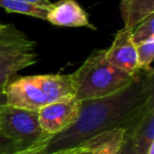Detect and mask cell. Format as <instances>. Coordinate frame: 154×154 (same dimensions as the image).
I'll list each match as a JSON object with an SVG mask.
<instances>
[{
	"label": "cell",
	"mask_w": 154,
	"mask_h": 154,
	"mask_svg": "<svg viewBox=\"0 0 154 154\" xmlns=\"http://www.w3.org/2000/svg\"><path fill=\"white\" fill-rule=\"evenodd\" d=\"M136 75L132 76L110 63L106 50H94L71 76L75 97L84 101L117 93L128 87Z\"/></svg>",
	"instance_id": "3"
},
{
	"label": "cell",
	"mask_w": 154,
	"mask_h": 154,
	"mask_svg": "<svg viewBox=\"0 0 154 154\" xmlns=\"http://www.w3.org/2000/svg\"><path fill=\"white\" fill-rule=\"evenodd\" d=\"M20 1H24V2L31 3V5H38V7L45 8V9H50L52 5V2L50 0H20Z\"/></svg>",
	"instance_id": "19"
},
{
	"label": "cell",
	"mask_w": 154,
	"mask_h": 154,
	"mask_svg": "<svg viewBox=\"0 0 154 154\" xmlns=\"http://www.w3.org/2000/svg\"><path fill=\"white\" fill-rule=\"evenodd\" d=\"M5 24H3V23H0V31H1L3 28H5Z\"/></svg>",
	"instance_id": "22"
},
{
	"label": "cell",
	"mask_w": 154,
	"mask_h": 154,
	"mask_svg": "<svg viewBox=\"0 0 154 154\" xmlns=\"http://www.w3.org/2000/svg\"><path fill=\"white\" fill-rule=\"evenodd\" d=\"M51 154H92V152L84 145H79L72 149H68V150H62V151H58V152H54Z\"/></svg>",
	"instance_id": "17"
},
{
	"label": "cell",
	"mask_w": 154,
	"mask_h": 154,
	"mask_svg": "<svg viewBox=\"0 0 154 154\" xmlns=\"http://www.w3.org/2000/svg\"><path fill=\"white\" fill-rule=\"evenodd\" d=\"M82 101L76 97L58 100L38 110L40 128L48 135H56L71 127L76 122Z\"/></svg>",
	"instance_id": "6"
},
{
	"label": "cell",
	"mask_w": 154,
	"mask_h": 154,
	"mask_svg": "<svg viewBox=\"0 0 154 154\" xmlns=\"http://www.w3.org/2000/svg\"><path fill=\"white\" fill-rule=\"evenodd\" d=\"M36 41L14 24H5L0 31V94L19 71L37 62Z\"/></svg>",
	"instance_id": "4"
},
{
	"label": "cell",
	"mask_w": 154,
	"mask_h": 154,
	"mask_svg": "<svg viewBox=\"0 0 154 154\" xmlns=\"http://www.w3.org/2000/svg\"><path fill=\"white\" fill-rule=\"evenodd\" d=\"M0 8L5 9L9 13H18L42 20H47V14L49 11V9L31 5L20 0H0Z\"/></svg>",
	"instance_id": "12"
},
{
	"label": "cell",
	"mask_w": 154,
	"mask_h": 154,
	"mask_svg": "<svg viewBox=\"0 0 154 154\" xmlns=\"http://www.w3.org/2000/svg\"><path fill=\"white\" fill-rule=\"evenodd\" d=\"M137 63L139 69H150L154 59V38L136 45Z\"/></svg>",
	"instance_id": "14"
},
{
	"label": "cell",
	"mask_w": 154,
	"mask_h": 154,
	"mask_svg": "<svg viewBox=\"0 0 154 154\" xmlns=\"http://www.w3.org/2000/svg\"><path fill=\"white\" fill-rule=\"evenodd\" d=\"M147 154H154V145L150 147V149L148 150V153Z\"/></svg>",
	"instance_id": "21"
},
{
	"label": "cell",
	"mask_w": 154,
	"mask_h": 154,
	"mask_svg": "<svg viewBox=\"0 0 154 154\" xmlns=\"http://www.w3.org/2000/svg\"><path fill=\"white\" fill-rule=\"evenodd\" d=\"M75 97L71 74L31 75L12 80L5 91V103L38 111L58 100Z\"/></svg>",
	"instance_id": "2"
},
{
	"label": "cell",
	"mask_w": 154,
	"mask_h": 154,
	"mask_svg": "<svg viewBox=\"0 0 154 154\" xmlns=\"http://www.w3.org/2000/svg\"><path fill=\"white\" fill-rule=\"evenodd\" d=\"M47 21L57 26L96 30L89 20L87 12L75 0H60L57 3H52L47 14Z\"/></svg>",
	"instance_id": "8"
},
{
	"label": "cell",
	"mask_w": 154,
	"mask_h": 154,
	"mask_svg": "<svg viewBox=\"0 0 154 154\" xmlns=\"http://www.w3.org/2000/svg\"><path fill=\"white\" fill-rule=\"evenodd\" d=\"M125 134V130L116 129L95 135L80 145L86 146L92 154H118L124 143Z\"/></svg>",
	"instance_id": "10"
},
{
	"label": "cell",
	"mask_w": 154,
	"mask_h": 154,
	"mask_svg": "<svg viewBox=\"0 0 154 154\" xmlns=\"http://www.w3.org/2000/svg\"><path fill=\"white\" fill-rule=\"evenodd\" d=\"M50 138H51V137H50ZM49 139H47V140L42 141V143H38V145H36V146L28 148V149H26V150H22V151L18 152V153H15V154H45V148H47Z\"/></svg>",
	"instance_id": "16"
},
{
	"label": "cell",
	"mask_w": 154,
	"mask_h": 154,
	"mask_svg": "<svg viewBox=\"0 0 154 154\" xmlns=\"http://www.w3.org/2000/svg\"><path fill=\"white\" fill-rule=\"evenodd\" d=\"M26 150L0 131V154H15Z\"/></svg>",
	"instance_id": "15"
},
{
	"label": "cell",
	"mask_w": 154,
	"mask_h": 154,
	"mask_svg": "<svg viewBox=\"0 0 154 154\" xmlns=\"http://www.w3.org/2000/svg\"><path fill=\"white\" fill-rule=\"evenodd\" d=\"M118 154H136L133 149V146L131 140L129 139V137L125 134V139H124V143H122V146L120 148L119 152Z\"/></svg>",
	"instance_id": "18"
},
{
	"label": "cell",
	"mask_w": 154,
	"mask_h": 154,
	"mask_svg": "<svg viewBox=\"0 0 154 154\" xmlns=\"http://www.w3.org/2000/svg\"><path fill=\"white\" fill-rule=\"evenodd\" d=\"M154 100V71L140 69L132 82L112 95L82 101L76 122L51 136L45 154L68 150L100 133L116 129L129 132Z\"/></svg>",
	"instance_id": "1"
},
{
	"label": "cell",
	"mask_w": 154,
	"mask_h": 154,
	"mask_svg": "<svg viewBox=\"0 0 154 154\" xmlns=\"http://www.w3.org/2000/svg\"><path fill=\"white\" fill-rule=\"evenodd\" d=\"M125 29L132 30L141 20L154 14V0H120Z\"/></svg>",
	"instance_id": "11"
},
{
	"label": "cell",
	"mask_w": 154,
	"mask_h": 154,
	"mask_svg": "<svg viewBox=\"0 0 154 154\" xmlns=\"http://www.w3.org/2000/svg\"><path fill=\"white\" fill-rule=\"evenodd\" d=\"M126 135L131 140L136 154H147L154 145V100L148 105L136 124Z\"/></svg>",
	"instance_id": "9"
},
{
	"label": "cell",
	"mask_w": 154,
	"mask_h": 154,
	"mask_svg": "<svg viewBox=\"0 0 154 154\" xmlns=\"http://www.w3.org/2000/svg\"><path fill=\"white\" fill-rule=\"evenodd\" d=\"M106 58L119 70L135 76L140 69L137 63L136 47L131 40V30L122 29L115 35L109 49H106Z\"/></svg>",
	"instance_id": "7"
},
{
	"label": "cell",
	"mask_w": 154,
	"mask_h": 154,
	"mask_svg": "<svg viewBox=\"0 0 154 154\" xmlns=\"http://www.w3.org/2000/svg\"><path fill=\"white\" fill-rule=\"evenodd\" d=\"M154 38V14H151L131 30V40L134 45Z\"/></svg>",
	"instance_id": "13"
},
{
	"label": "cell",
	"mask_w": 154,
	"mask_h": 154,
	"mask_svg": "<svg viewBox=\"0 0 154 154\" xmlns=\"http://www.w3.org/2000/svg\"><path fill=\"white\" fill-rule=\"evenodd\" d=\"M0 131L23 149H28L47 140L38 122V111L20 109L3 103L0 107Z\"/></svg>",
	"instance_id": "5"
},
{
	"label": "cell",
	"mask_w": 154,
	"mask_h": 154,
	"mask_svg": "<svg viewBox=\"0 0 154 154\" xmlns=\"http://www.w3.org/2000/svg\"><path fill=\"white\" fill-rule=\"evenodd\" d=\"M5 103V94H0V107Z\"/></svg>",
	"instance_id": "20"
}]
</instances>
